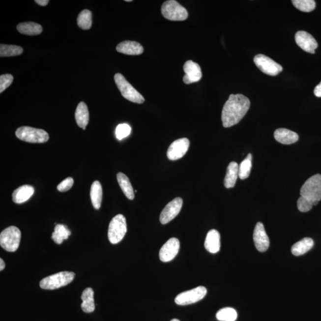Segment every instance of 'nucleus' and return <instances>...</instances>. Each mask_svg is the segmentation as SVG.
Here are the masks:
<instances>
[{
    "mask_svg": "<svg viewBox=\"0 0 321 321\" xmlns=\"http://www.w3.org/2000/svg\"><path fill=\"white\" fill-rule=\"evenodd\" d=\"M251 106V102L242 94H231L224 104L222 111L223 125L228 128L239 123L246 115Z\"/></svg>",
    "mask_w": 321,
    "mask_h": 321,
    "instance_id": "obj_1",
    "label": "nucleus"
},
{
    "mask_svg": "<svg viewBox=\"0 0 321 321\" xmlns=\"http://www.w3.org/2000/svg\"><path fill=\"white\" fill-rule=\"evenodd\" d=\"M297 208L300 212L310 211L321 200V175L312 176L301 187Z\"/></svg>",
    "mask_w": 321,
    "mask_h": 321,
    "instance_id": "obj_2",
    "label": "nucleus"
},
{
    "mask_svg": "<svg viewBox=\"0 0 321 321\" xmlns=\"http://www.w3.org/2000/svg\"><path fill=\"white\" fill-rule=\"evenodd\" d=\"M75 277V274L73 272H59L44 278L41 281L39 286L44 290L58 289L72 283Z\"/></svg>",
    "mask_w": 321,
    "mask_h": 321,
    "instance_id": "obj_3",
    "label": "nucleus"
},
{
    "mask_svg": "<svg viewBox=\"0 0 321 321\" xmlns=\"http://www.w3.org/2000/svg\"><path fill=\"white\" fill-rule=\"evenodd\" d=\"M21 240V232L15 226L4 229L0 234V245L7 252H14L19 248Z\"/></svg>",
    "mask_w": 321,
    "mask_h": 321,
    "instance_id": "obj_4",
    "label": "nucleus"
},
{
    "mask_svg": "<svg viewBox=\"0 0 321 321\" xmlns=\"http://www.w3.org/2000/svg\"><path fill=\"white\" fill-rule=\"evenodd\" d=\"M115 81L122 96L124 98L134 103H144L145 101L144 96L132 86V85L121 74L116 73L115 76Z\"/></svg>",
    "mask_w": 321,
    "mask_h": 321,
    "instance_id": "obj_5",
    "label": "nucleus"
},
{
    "mask_svg": "<svg viewBox=\"0 0 321 321\" xmlns=\"http://www.w3.org/2000/svg\"><path fill=\"white\" fill-rule=\"evenodd\" d=\"M16 135L21 140L29 143H45L49 139V135L45 130L29 126L18 128Z\"/></svg>",
    "mask_w": 321,
    "mask_h": 321,
    "instance_id": "obj_6",
    "label": "nucleus"
},
{
    "mask_svg": "<svg viewBox=\"0 0 321 321\" xmlns=\"http://www.w3.org/2000/svg\"><path fill=\"white\" fill-rule=\"evenodd\" d=\"M126 218L122 214L114 217L109 224L108 237L111 243L116 245L123 240L127 233Z\"/></svg>",
    "mask_w": 321,
    "mask_h": 321,
    "instance_id": "obj_7",
    "label": "nucleus"
},
{
    "mask_svg": "<svg viewBox=\"0 0 321 321\" xmlns=\"http://www.w3.org/2000/svg\"><path fill=\"white\" fill-rule=\"evenodd\" d=\"M162 15L165 18L173 21H183L188 18L185 8L175 0L165 1L161 7Z\"/></svg>",
    "mask_w": 321,
    "mask_h": 321,
    "instance_id": "obj_8",
    "label": "nucleus"
},
{
    "mask_svg": "<svg viewBox=\"0 0 321 321\" xmlns=\"http://www.w3.org/2000/svg\"><path fill=\"white\" fill-rule=\"evenodd\" d=\"M207 290L204 286H199L190 291L181 292L175 297V302L178 305L185 306L199 302L204 299Z\"/></svg>",
    "mask_w": 321,
    "mask_h": 321,
    "instance_id": "obj_9",
    "label": "nucleus"
},
{
    "mask_svg": "<svg viewBox=\"0 0 321 321\" xmlns=\"http://www.w3.org/2000/svg\"><path fill=\"white\" fill-rule=\"evenodd\" d=\"M254 60L258 69L266 75L276 76L283 71L280 64L265 55H258L255 57Z\"/></svg>",
    "mask_w": 321,
    "mask_h": 321,
    "instance_id": "obj_10",
    "label": "nucleus"
},
{
    "mask_svg": "<svg viewBox=\"0 0 321 321\" xmlns=\"http://www.w3.org/2000/svg\"><path fill=\"white\" fill-rule=\"evenodd\" d=\"M183 200L181 198H176L167 204L162 211L160 221L162 224L169 223L177 217L183 206Z\"/></svg>",
    "mask_w": 321,
    "mask_h": 321,
    "instance_id": "obj_11",
    "label": "nucleus"
},
{
    "mask_svg": "<svg viewBox=\"0 0 321 321\" xmlns=\"http://www.w3.org/2000/svg\"><path fill=\"white\" fill-rule=\"evenodd\" d=\"M190 142L188 139H177L170 145L167 150V157L170 160L175 161L184 157L189 148Z\"/></svg>",
    "mask_w": 321,
    "mask_h": 321,
    "instance_id": "obj_12",
    "label": "nucleus"
},
{
    "mask_svg": "<svg viewBox=\"0 0 321 321\" xmlns=\"http://www.w3.org/2000/svg\"><path fill=\"white\" fill-rule=\"evenodd\" d=\"M180 250V241L177 238L173 237L162 246L160 251V259L162 262L168 263L177 256Z\"/></svg>",
    "mask_w": 321,
    "mask_h": 321,
    "instance_id": "obj_13",
    "label": "nucleus"
},
{
    "mask_svg": "<svg viewBox=\"0 0 321 321\" xmlns=\"http://www.w3.org/2000/svg\"><path fill=\"white\" fill-rule=\"evenodd\" d=\"M295 41L298 46L302 48L303 51L311 54H315V50L318 46L317 42L314 37L305 31H298L295 35Z\"/></svg>",
    "mask_w": 321,
    "mask_h": 321,
    "instance_id": "obj_14",
    "label": "nucleus"
},
{
    "mask_svg": "<svg viewBox=\"0 0 321 321\" xmlns=\"http://www.w3.org/2000/svg\"><path fill=\"white\" fill-rule=\"evenodd\" d=\"M183 70L186 73L183 79L184 84L195 83L200 81L203 76L200 65L192 60L187 61L184 63Z\"/></svg>",
    "mask_w": 321,
    "mask_h": 321,
    "instance_id": "obj_15",
    "label": "nucleus"
},
{
    "mask_svg": "<svg viewBox=\"0 0 321 321\" xmlns=\"http://www.w3.org/2000/svg\"><path fill=\"white\" fill-rule=\"evenodd\" d=\"M254 241L256 248L261 252H265L269 246V239L262 223H258L254 232Z\"/></svg>",
    "mask_w": 321,
    "mask_h": 321,
    "instance_id": "obj_16",
    "label": "nucleus"
},
{
    "mask_svg": "<svg viewBox=\"0 0 321 321\" xmlns=\"http://www.w3.org/2000/svg\"><path fill=\"white\" fill-rule=\"evenodd\" d=\"M116 50L118 52L126 55H141L144 52V48L139 42L132 41H125L119 44Z\"/></svg>",
    "mask_w": 321,
    "mask_h": 321,
    "instance_id": "obj_17",
    "label": "nucleus"
},
{
    "mask_svg": "<svg viewBox=\"0 0 321 321\" xmlns=\"http://www.w3.org/2000/svg\"><path fill=\"white\" fill-rule=\"evenodd\" d=\"M221 246L220 234L216 230H211L206 235L204 241V248L211 254H216L220 251Z\"/></svg>",
    "mask_w": 321,
    "mask_h": 321,
    "instance_id": "obj_18",
    "label": "nucleus"
},
{
    "mask_svg": "<svg viewBox=\"0 0 321 321\" xmlns=\"http://www.w3.org/2000/svg\"><path fill=\"white\" fill-rule=\"evenodd\" d=\"M274 138L281 144L291 145L296 143L299 140V135L292 130L281 128L275 130Z\"/></svg>",
    "mask_w": 321,
    "mask_h": 321,
    "instance_id": "obj_19",
    "label": "nucleus"
},
{
    "mask_svg": "<svg viewBox=\"0 0 321 321\" xmlns=\"http://www.w3.org/2000/svg\"><path fill=\"white\" fill-rule=\"evenodd\" d=\"M34 188L30 185H24L18 187L12 194L14 203L16 204H22L25 203L32 197L34 194Z\"/></svg>",
    "mask_w": 321,
    "mask_h": 321,
    "instance_id": "obj_20",
    "label": "nucleus"
},
{
    "mask_svg": "<svg viewBox=\"0 0 321 321\" xmlns=\"http://www.w3.org/2000/svg\"><path fill=\"white\" fill-rule=\"evenodd\" d=\"M75 118L79 127L82 128L84 130L86 129V127L89 123V114L87 104L85 102H80L77 107Z\"/></svg>",
    "mask_w": 321,
    "mask_h": 321,
    "instance_id": "obj_21",
    "label": "nucleus"
},
{
    "mask_svg": "<svg viewBox=\"0 0 321 321\" xmlns=\"http://www.w3.org/2000/svg\"><path fill=\"white\" fill-rule=\"evenodd\" d=\"M238 166L237 163L231 162L227 167L225 178H224V186L227 189L233 188L236 183L238 177Z\"/></svg>",
    "mask_w": 321,
    "mask_h": 321,
    "instance_id": "obj_22",
    "label": "nucleus"
},
{
    "mask_svg": "<svg viewBox=\"0 0 321 321\" xmlns=\"http://www.w3.org/2000/svg\"><path fill=\"white\" fill-rule=\"evenodd\" d=\"M93 295H94V292L91 288H87L82 292L81 308L82 311L86 313H91L95 311V306Z\"/></svg>",
    "mask_w": 321,
    "mask_h": 321,
    "instance_id": "obj_23",
    "label": "nucleus"
},
{
    "mask_svg": "<svg viewBox=\"0 0 321 321\" xmlns=\"http://www.w3.org/2000/svg\"><path fill=\"white\" fill-rule=\"evenodd\" d=\"M314 245V241L312 238L305 237L292 246V253L294 256L302 255L310 251Z\"/></svg>",
    "mask_w": 321,
    "mask_h": 321,
    "instance_id": "obj_24",
    "label": "nucleus"
},
{
    "mask_svg": "<svg viewBox=\"0 0 321 321\" xmlns=\"http://www.w3.org/2000/svg\"><path fill=\"white\" fill-rule=\"evenodd\" d=\"M17 29L20 33L29 36L38 35L42 32L41 26L34 22L21 23L17 26Z\"/></svg>",
    "mask_w": 321,
    "mask_h": 321,
    "instance_id": "obj_25",
    "label": "nucleus"
},
{
    "mask_svg": "<svg viewBox=\"0 0 321 321\" xmlns=\"http://www.w3.org/2000/svg\"><path fill=\"white\" fill-rule=\"evenodd\" d=\"M117 181L121 189L126 196L130 200H134L135 194L131 183L129 178L122 173H118L117 175Z\"/></svg>",
    "mask_w": 321,
    "mask_h": 321,
    "instance_id": "obj_26",
    "label": "nucleus"
},
{
    "mask_svg": "<svg viewBox=\"0 0 321 321\" xmlns=\"http://www.w3.org/2000/svg\"><path fill=\"white\" fill-rule=\"evenodd\" d=\"M90 199L93 207L96 209L100 208L102 200V188L99 181H95L90 188Z\"/></svg>",
    "mask_w": 321,
    "mask_h": 321,
    "instance_id": "obj_27",
    "label": "nucleus"
},
{
    "mask_svg": "<svg viewBox=\"0 0 321 321\" xmlns=\"http://www.w3.org/2000/svg\"><path fill=\"white\" fill-rule=\"evenodd\" d=\"M71 235V232L66 226L62 224H58L53 233L52 238L55 242L58 245H61L64 240H67Z\"/></svg>",
    "mask_w": 321,
    "mask_h": 321,
    "instance_id": "obj_28",
    "label": "nucleus"
},
{
    "mask_svg": "<svg viewBox=\"0 0 321 321\" xmlns=\"http://www.w3.org/2000/svg\"><path fill=\"white\" fill-rule=\"evenodd\" d=\"M252 155L251 153H249L238 167V177L241 180H245L249 177L252 167Z\"/></svg>",
    "mask_w": 321,
    "mask_h": 321,
    "instance_id": "obj_29",
    "label": "nucleus"
},
{
    "mask_svg": "<svg viewBox=\"0 0 321 321\" xmlns=\"http://www.w3.org/2000/svg\"><path fill=\"white\" fill-rule=\"evenodd\" d=\"M92 16L90 11L84 10L79 14L78 18V25L84 30L89 29L92 27Z\"/></svg>",
    "mask_w": 321,
    "mask_h": 321,
    "instance_id": "obj_30",
    "label": "nucleus"
},
{
    "mask_svg": "<svg viewBox=\"0 0 321 321\" xmlns=\"http://www.w3.org/2000/svg\"><path fill=\"white\" fill-rule=\"evenodd\" d=\"M23 51L24 49L17 45H0V56L1 58L19 56L22 55Z\"/></svg>",
    "mask_w": 321,
    "mask_h": 321,
    "instance_id": "obj_31",
    "label": "nucleus"
},
{
    "mask_svg": "<svg viewBox=\"0 0 321 321\" xmlns=\"http://www.w3.org/2000/svg\"><path fill=\"white\" fill-rule=\"evenodd\" d=\"M216 318L220 321H235L237 320V313L233 308H223L216 314Z\"/></svg>",
    "mask_w": 321,
    "mask_h": 321,
    "instance_id": "obj_32",
    "label": "nucleus"
},
{
    "mask_svg": "<svg viewBox=\"0 0 321 321\" xmlns=\"http://www.w3.org/2000/svg\"><path fill=\"white\" fill-rule=\"evenodd\" d=\"M292 2L295 7L303 12H311L316 7L314 0H292Z\"/></svg>",
    "mask_w": 321,
    "mask_h": 321,
    "instance_id": "obj_33",
    "label": "nucleus"
},
{
    "mask_svg": "<svg viewBox=\"0 0 321 321\" xmlns=\"http://www.w3.org/2000/svg\"><path fill=\"white\" fill-rule=\"evenodd\" d=\"M131 127L129 124L124 123L118 125L116 130V138L119 141L127 137L131 133Z\"/></svg>",
    "mask_w": 321,
    "mask_h": 321,
    "instance_id": "obj_34",
    "label": "nucleus"
},
{
    "mask_svg": "<svg viewBox=\"0 0 321 321\" xmlns=\"http://www.w3.org/2000/svg\"><path fill=\"white\" fill-rule=\"evenodd\" d=\"M13 81V76L10 74H5L0 76V93H2L9 87Z\"/></svg>",
    "mask_w": 321,
    "mask_h": 321,
    "instance_id": "obj_35",
    "label": "nucleus"
},
{
    "mask_svg": "<svg viewBox=\"0 0 321 321\" xmlns=\"http://www.w3.org/2000/svg\"><path fill=\"white\" fill-rule=\"evenodd\" d=\"M74 184V180L72 177H68L58 186V189L59 192H67L72 188Z\"/></svg>",
    "mask_w": 321,
    "mask_h": 321,
    "instance_id": "obj_36",
    "label": "nucleus"
},
{
    "mask_svg": "<svg viewBox=\"0 0 321 321\" xmlns=\"http://www.w3.org/2000/svg\"><path fill=\"white\" fill-rule=\"evenodd\" d=\"M314 94L317 97H321V82L315 87L314 89Z\"/></svg>",
    "mask_w": 321,
    "mask_h": 321,
    "instance_id": "obj_37",
    "label": "nucleus"
},
{
    "mask_svg": "<svg viewBox=\"0 0 321 321\" xmlns=\"http://www.w3.org/2000/svg\"><path fill=\"white\" fill-rule=\"evenodd\" d=\"M35 2L37 4L41 5V6H45L48 4L49 1L48 0H36Z\"/></svg>",
    "mask_w": 321,
    "mask_h": 321,
    "instance_id": "obj_38",
    "label": "nucleus"
},
{
    "mask_svg": "<svg viewBox=\"0 0 321 321\" xmlns=\"http://www.w3.org/2000/svg\"><path fill=\"white\" fill-rule=\"evenodd\" d=\"M5 263L2 258L0 259V271H2L5 268Z\"/></svg>",
    "mask_w": 321,
    "mask_h": 321,
    "instance_id": "obj_39",
    "label": "nucleus"
},
{
    "mask_svg": "<svg viewBox=\"0 0 321 321\" xmlns=\"http://www.w3.org/2000/svg\"><path fill=\"white\" fill-rule=\"evenodd\" d=\"M171 321H179V320H177V319H173V320H172Z\"/></svg>",
    "mask_w": 321,
    "mask_h": 321,
    "instance_id": "obj_40",
    "label": "nucleus"
},
{
    "mask_svg": "<svg viewBox=\"0 0 321 321\" xmlns=\"http://www.w3.org/2000/svg\"><path fill=\"white\" fill-rule=\"evenodd\" d=\"M126 2H131L132 1V0H126Z\"/></svg>",
    "mask_w": 321,
    "mask_h": 321,
    "instance_id": "obj_41",
    "label": "nucleus"
}]
</instances>
